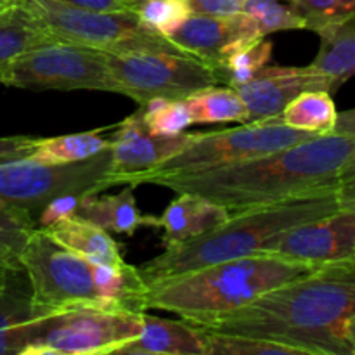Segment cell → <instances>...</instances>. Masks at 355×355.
<instances>
[{"label": "cell", "instance_id": "cell-8", "mask_svg": "<svg viewBox=\"0 0 355 355\" xmlns=\"http://www.w3.org/2000/svg\"><path fill=\"white\" fill-rule=\"evenodd\" d=\"M111 149L73 163H44L31 158L0 163V207L42 211L61 196H83L110 189Z\"/></svg>", "mask_w": 355, "mask_h": 355}, {"label": "cell", "instance_id": "cell-30", "mask_svg": "<svg viewBox=\"0 0 355 355\" xmlns=\"http://www.w3.org/2000/svg\"><path fill=\"white\" fill-rule=\"evenodd\" d=\"M135 12L146 26L168 37L193 10L187 0H142Z\"/></svg>", "mask_w": 355, "mask_h": 355}, {"label": "cell", "instance_id": "cell-21", "mask_svg": "<svg viewBox=\"0 0 355 355\" xmlns=\"http://www.w3.org/2000/svg\"><path fill=\"white\" fill-rule=\"evenodd\" d=\"M315 33L321 37V47L311 62V68L319 75L331 80L338 90L355 71V21L354 17L340 23L326 24Z\"/></svg>", "mask_w": 355, "mask_h": 355}, {"label": "cell", "instance_id": "cell-25", "mask_svg": "<svg viewBox=\"0 0 355 355\" xmlns=\"http://www.w3.org/2000/svg\"><path fill=\"white\" fill-rule=\"evenodd\" d=\"M110 128V127H107ZM107 128L80 132V134L59 135V137L37 139L33 151L28 158L44 163H73L99 155L110 148V139L101 137V132Z\"/></svg>", "mask_w": 355, "mask_h": 355}, {"label": "cell", "instance_id": "cell-23", "mask_svg": "<svg viewBox=\"0 0 355 355\" xmlns=\"http://www.w3.org/2000/svg\"><path fill=\"white\" fill-rule=\"evenodd\" d=\"M277 116L291 128L324 135L335 130L338 111L331 94L326 90H309L290 101Z\"/></svg>", "mask_w": 355, "mask_h": 355}, {"label": "cell", "instance_id": "cell-24", "mask_svg": "<svg viewBox=\"0 0 355 355\" xmlns=\"http://www.w3.org/2000/svg\"><path fill=\"white\" fill-rule=\"evenodd\" d=\"M193 123H225L238 121L246 123L245 103L229 85H210L184 97Z\"/></svg>", "mask_w": 355, "mask_h": 355}, {"label": "cell", "instance_id": "cell-1", "mask_svg": "<svg viewBox=\"0 0 355 355\" xmlns=\"http://www.w3.org/2000/svg\"><path fill=\"white\" fill-rule=\"evenodd\" d=\"M184 321L215 335L279 343L300 355H354L355 259L318 267L236 311Z\"/></svg>", "mask_w": 355, "mask_h": 355}, {"label": "cell", "instance_id": "cell-36", "mask_svg": "<svg viewBox=\"0 0 355 355\" xmlns=\"http://www.w3.org/2000/svg\"><path fill=\"white\" fill-rule=\"evenodd\" d=\"M66 6L76 7L83 10H97V12H123V10H135L128 0H59Z\"/></svg>", "mask_w": 355, "mask_h": 355}, {"label": "cell", "instance_id": "cell-4", "mask_svg": "<svg viewBox=\"0 0 355 355\" xmlns=\"http://www.w3.org/2000/svg\"><path fill=\"white\" fill-rule=\"evenodd\" d=\"M40 312L69 307L146 312V286L137 267L99 266L59 245L37 227L19 257Z\"/></svg>", "mask_w": 355, "mask_h": 355}, {"label": "cell", "instance_id": "cell-16", "mask_svg": "<svg viewBox=\"0 0 355 355\" xmlns=\"http://www.w3.org/2000/svg\"><path fill=\"white\" fill-rule=\"evenodd\" d=\"M38 315L30 279L23 267H12L0 284V355H21Z\"/></svg>", "mask_w": 355, "mask_h": 355}, {"label": "cell", "instance_id": "cell-12", "mask_svg": "<svg viewBox=\"0 0 355 355\" xmlns=\"http://www.w3.org/2000/svg\"><path fill=\"white\" fill-rule=\"evenodd\" d=\"M259 255H272L307 266L355 259V208L295 225L274 234Z\"/></svg>", "mask_w": 355, "mask_h": 355}, {"label": "cell", "instance_id": "cell-3", "mask_svg": "<svg viewBox=\"0 0 355 355\" xmlns=\"http://www.w3.org/2000/svg\"><path fill=\"white\" fill-rule=\"evenodd\" d=\"M355 184L315 191L277 203L231 211L227 220L207 234L170 246L162 255L137 267L146 286L191 270L243 257L259 255L260 248L277 232L355 208Z\"/></svg>", "mask_w": 355, "mask_h": 355}, {"label": "cell", "instance_id": "cell-7", "mask_svg": "<svg viewBox=\"0 0 355 355\" xmlns=\"http://www.w3.org/2000/svg\"><path fill=\"white\" fill-rule=\"evenodd\" d=\"M142 329V314L97 307L40 312L21 355L118 354Z\"/></svg>", "mask_w": 355, "mask_h": 355}, {"label": "cell", "instance_id": "cell-33", "mask_svg": "<svg viewBox=\"0 0 355 355\" xmlns=\"http://www.w3.org/2000/svg\"><path fill=\"white\" fill-rule=\"evenodd\" d=\"M82 196H73V194H68V196H61L52 200L51 203L45 205L40 211V218L37 220L38 227H47V225L54 224V222L61 220V218L69 217V215H75L76 207H78V201Z\"/></svg>", "mask_w": 355, "mask_h": 355}, {"label": "cell", "instance_id": "cell-27", "mask_svg": "<svg viewBox=\"0 0 355 355\" xmlns=\"http://www.w3.org/2000/svg\"><path fill=\"white\" fill-rule=\"evenodd\" d=\"M241 12L255 23L260 33L305 30V23L290 0H243Z\"/></svg>", "mask_w": 355, "mask_h": 355}, {"label": "cell", "instance_id": "cell-29", "mask_svg": "<svg viewBox=\"0 0 355 355\" xmlns=\"http://www.w3.org/2000/svg\"><path fill=\"white\" fill-rule=\"evenodd\" d=\"M141 116L148 128L155 134L173 135L186 132L193 125L189 110L184 99L153 97L139 106Z\"/></svg>", "mask_w": 355, "mask_h": 355}, {"label": "cell", "instance_id": "cell-19", "mask_svg": "<svg viewBox=\"0 0 355 355\" xmlns=\"http://www.w3.org/2000/svg\"><path fill=\"white\" fill-rule=\"evenodd\" d=\"M44 231L51 238H54L59 245L90 262L113 267L125 263L120 245L111 238L110 232L97 227L96 224L85 220V218L69 215V217L61 218V220L44 227Z\"/></svg>", "mask_w": 355, "mask_h": 355}, {"label": "cell", "instance_id": "cell-28", "mask_svg": "<svg viewBox=\"0 0 355 355\" xmlns=\"http://www.w3.org/2000/svg\"><path fill=\"white\" fill-rule=\"evenodd\" d=\"M33 214L0 207V263L21 267L19 257L28 238L37 229Z\"/></svg>", "mask_w": 355, "mask_h": 355}, {"label": "cell", "instance_id": "cell-32", "mask_svg": "<svg viewBox=\"0 0 355 355\" xmlns=\"http://www.w3.org/2000/svg\"><path fill=\"white\" fill-rule=\"evenodd\" d=\"M305 23V30L318 31L331 23L354 17L355 0H290Z\"/></svg>", "mask_w": 355, "mask_h": 355}, {"label": "cell", "instance_id": "cell-35", "mask_svg": "<svg viewBox=\"0 0 355 355\" xmlns=\"http://www.w3.org/2000/svg\"><path fill=\"white\" fill-rule=\"evenodd\" d=\"M191 10L210 16H232L241 12L243 0H187Z\"/></svg>", "mask_w": 355, "mask_h": 355}, {"label": "cell", "instance_id": "cell-22", "mask_svg": "<svg viewBox=\"0 0 355 355\" xmlns=\"http://www.w3.org/2000/svg\"><path fill=\"white\" fill-rule=\"evenodd\" d=\"M59 40L49 31L28 0H19L0 14V71L28 49Z\"/></svg>", "mask_w": 355, "mask_h": 355}, {"label": "cell", "instance_id": "cell-5", "mask_svg": "<svg viewBox=\"0 0 355 355\" xmlns=\"http://www.w3.org/2000/svg\"><path fill=\"white\" fill-rule=\"evenodd\" d=\"M321 267V266H319ZM318 267L272 255H250L214 263L148 286L146 311L180 319L210 318L243 307L263 291L305 276Z\"/></svg>", "mask_w": 355, "mask_h": 355}, {"label": "cell", "instance_id": "cell-13", "mask_svg": "<svg viewBox=\"0 0 355 355\" xmlns=\"http://www.w3.org/2000/svg\"><path fill=\"white\" fill-rule=\"evenodd\" d=\"M116 127V132L110 139L111 187L118 184L130 186L139 175L182 151L196 135V132L155 134L144 123L139 110Z\"/></svg>", "mask_w": 355, "mask_h": 355}, {"label": "cell", "instance_id": "cell-31", "mask_svg": "<svg viewBox=\"0 0 355 355\" xmlns=\"http://www.w3.org/2000/svg\"><path fill=\"white\" fill-rule=\"evenodd\" d=\"M207 355H300L291 347L248 336L208 333Z\"/></svg>", "mask_w": 355, "mask_h": 355}, {"label": "cell", "instance_id": "cell-20", "mask_svg": "<svg viewBox=\"0 0 355 355\" xmlns=\"http://www.w3.org/2000/svg\"><path fill=\"white\" fill-rule=\"evenodd\" d=\"M97 194L99 193L83 194L80 198L75 210L76 217L85 218L107 232L127 236L134 234L142 225L155 227V217H146L139 211L132 186H127L118 194Z\"/></svg>", "mask_w": 355, "mask_h": 355}, {"label": "cell", "instance_id": "cell-10", "mask_svg": "<svg viewBox=\"0 0 355 355\" xmlns=\"http://www.w3.org/2000/svg\"><path fill=\"white\" fill-rule=\"evenodd\" d=\"M45 26L59 40L87 45L111 54L168 52L189 55L168 37L146 26L135 10L97 12L66 6L59 0H28ZM194 58V55H193Z\"/></svg>", "mask_w": 355, "mask_h": 355}, {"label": "cell", "instance_id": "cell-34", "mask_svg": "<svg viewBox=\"0 0 355 355\" xmlns=\"http://www.w3.org/2000/svg\"><path fill=\"white\" fill-rule=\"evenodd\" d=\"M37 139L38 137H28V135L0 137V163L30 156Z\"/></svg>", "mask_w": 355, "mask_h": 355}, {"label": "cell", "instance_id": "cell-9", "mask_svg": "<svg viewBox=\"0 0 355 355\" xmlns=\"http://www.w3.org/2000/svg\"><path fill=\"white\" fill-rule=\"evenodd\" d=\"M0 83L35 90H101L121 94L106 64V52L66 40L28 49L0 71Z\"/></svg>", "mask_w": 355, "mask_h": 355}, {"label": "cell", "instance_id": "cell-39", "mask_svg": "<svg viewBox=\"0 0 355 355\" xmlns=\"http://www.w3.org/2000/svg\"><path fill=\"white\" fill-rule=\"evenodd\" d=\"M128 2H130V3H132V6H134V7H135V9H137V6H139V3H141V2H142V0H128Z\"/></svg>", "mask_w": 355, "mask_h": 355}, {"label": "cell", "instance_id": "cell-14", "mask_svg": "<svg viewBox=\"0 0 355 355\" xmlns=\"http://www.w3.org/2000/svg\"><path fill=\"white\" fill-rule=\"evenodd\" d=\"M168 38L186 54L201 59L211 68H218L232 52L260 40L263 35L243 12L232 16L193 12Z\"/></svg>", "mask_w": 355, "mask_h": 355}, {"label": "cell", "instance_id": "cell-37", "mask_svg": "<svg viewBox=\"0 0 355 355\" xmlns=\"http://www.w3.org/2000/svg\"><path fill=\"white\" fill-rule=\"evenodd\" d=\"M12 3H16V0H0V14H2L6 9H9Z\"/></svg>", "mask_w": 355, "mask_h": 355}, {"label": "cell", "instance_id": "cell-6", "mask_svg": "<svg viewBox=\"0 0 355 355\" xmlns=\"http://www.w3.org/2000/svg\"><path fill=\"white\" fill-rule=\"evenodd\" d=\"M312 137L315 135L311 132L297 130L284 125L279 116L250 121L229 130L196 134L182 151L139 175L130 186L137 187L139 184H151L153 180L162 177L187 175L231 163L246 162L257 156L290 148Z\"/></svg>", "mask_w": 355, "mask_h": 355}, {"label": "cell", "instance_id": "cell-17", "mask_svg": "<svg viewBox=\"0 0 355 355\" xmlns=\"http://www.w3.org/2000/svg\"><path fill=\"white\" fill-rule=\"evenodd\" d=\"M179 198L155 217V227L163 229L166 248L207 234L229 218L231 211L222 205L193 193H177Z\"/></svg>", "mask_w": 355, "mask_h": 355}, {"label": "cell", "instance_id": "cell-2", "mask_svg": "<svg viewBox=\"0 0 355 355\" xmlns=\"http://www.w3.org/2000/svg\"><path fill=\"white\" fill-rule=\"evenodd\" d=\"M355 179V132H329L246 162L151 184L193 193L229 211L277 203L315 191L336 189Z\"/></svg>", "mask_w": 355, "mask_h": 355}, {"label": "cell", "instance_id": "cell-11", "mask_svg": "<svg viewBox=\"0 0 355 355\" xmlns=\"http://www.w3.org/2000/svg\"><path fill=\"white\" fill-rule=\"evenodd\" d=\"M106 64L121 96L141 106L153 97L184 99L196 90L220 85L217 73L201 59L168 52H106Z\"/></svg>", "mask_w": 355, "mask_h": 355}, {"label": "cell", "instance_id": "cell-18", "mask_svg": "<svg viewBox=\"0 0 355 355\" xmlns=\"http://www.w3.org/2000/svg\"><path fill=\"white\" fill-rule=\"evenodd\" d=\"M208 333L182 321L155 318L142 312V329L118 354L128 355H207Z\"/></svg>", "mask_w": 355, "mask_h": 355}, {"label": "cell", "instance_id": "cell-38", "mask_svg": "<svg viewBox=\"0 0 355 355\" xmlns=\"http://www.w3.org/2000/svg\"><path fill=\"white\" fill-rule=\"evenodd\" d=\"M9 269H12V267H7V266H2V263H0V284H2L3 279H6Z\"/></svg>", "mask_w": 355, "mask_h": 355}, {"label": "cell", "instance_id": "cell-26", "mask_svg": "<svg viewBox=\"0 0 355 355\" xmlns=\"http://www.w3.org/2000/svg\"><path fill=\"white\" fill-rule=\"evenodd\" d=\"M270 54L272 44L266 40V37L243 45L241 49L232 52L218 68H214L218 82L229 87H238L248 82L260 68L269 64Z\"/></svg>", "mask_w": 355, "mask_h": 355}, {"label": "cell", "instance_id": "cell-40", "mask_svg": "<svg viewBox=\"0 0 355 355\" xmlns=\"http://www.w3.org/2000/svg\"><path fill=\"white\" fill-rule=\"evenodd\" d=\"M16 2H19V0H16Z\"/></svg>", "mask_w": 355, "mask_h": 355}, {"label": "cell", "instance_id": "cell-15", "mask_svg": "<svg viewBox=\"0 0 355 355\" xmlns=\"http://www.w3.org/2000/svg\"><path fill=\"white\" fill-rule=\"evenodd\" d=\"M236 89L245 103L250 121H262L277 116L290 101L309 90H326L333 96L336 92L331 80L315 73L311 66L305 68H284V66H263L248 82Z\"/></svg>", "mask_w": 355, "mask_h": 355}]
</instances>
